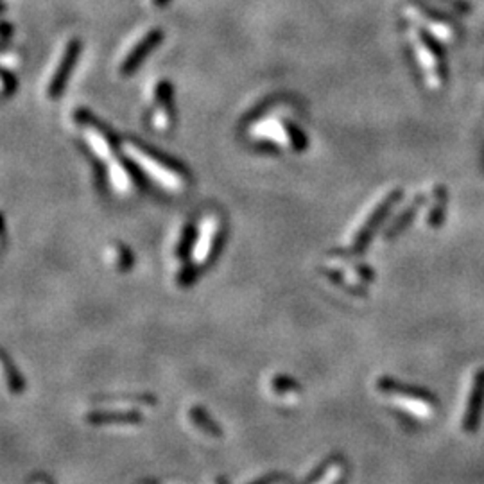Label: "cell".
<instances>
[{
	"mask_svg": "<svg viewBox=\"0 0 484 484\" xmlns=\"http://www.w3.org/2000/svg\"><path fill=\"white\" fill-rule=\"evenodd\" d=\"M108 255H110V262L117 268V271L124 273L133 268V253L128 246L115 242L108 248Z\"/></svg>",
	"mask_w": 484,
	"mask_h": 484,
	"instance_id": "obj_16",
	"label": "cell"
},
{
	"mask_svg": "<svg viewBox=\"0 0 484 484\" xmlns=\"http://www.w3.org/2000/svg\"><path fill=\"white\" fill-rule=\"evenodd\" d=\"M225 244V223L223 217L216 212L206 213L201 219L199 226L196 232V240H194V248L190 253V262L197 266L203 271L209 266L213 264V260L223 249Z\"/></svg>",
	"mask_w": 484,
	"mask_h": 484,
	"instance_id": "obj_4",
	"label": "cell"
},
{
	"mask_svg": "<svg viewBox=\"0 0 484 484\" xmlns=\"http://www.w3.org/2000/svg\"><path fill=\"white\" fill-rule=\"evenodd\" d=\"M249 135L278 151L291 149L294 153H302L309 146L307 135L304 133V130L289 118H280L278 115L253 117Z\"/></svg>",
	"mask_w": 484,
	"mask_h": 484,
	"instance_id": "obj_2",
	"label": "cell"
},
{
	"mask_svg": "<svg viewBox=\"0 0 484 484\" xmlns=\"http://www.w3.org/2000/svg\"><path fill=\"white\" fill-rule=\"evenodd\" d=\"M378 390H380L382 393H386L387 397L391 398V402H393L395 406L404 409L406 413L413 414V416L430 418L434 414V409L429 402L423 400L421 397H416V395L400 391L397 386H395L393 382H390V380L380 382V384H378Z\"/></svg>",
	"mask_w": 484,
	"mask_h": 484,
	"instance_id": "obj_10",
	"label": "cell"
},
{
	"mask_svg": "<svg viewBox=\"0 0 484 484\" xmlns=\"http://www.w3.org/2000/svg\"><path fill=\"white\" fill-rule=\"evenodd\" d=\"M151 124L160 133H167L174 128V118H176V110H174V87L167 81L161 79L154 85L153 90V106H151Z\"/></svg>",
	"mask_w": 484,
	"mask_h": 484,
	"instance_id": "obj_7",
	"label": "cell"
},
{
	"mask_svg": "<svg viewBox=\"0 0 484 484\" xmlns=\"http://www.w3.org/2000/svg\"><path fill=\"white\" fill-rule=\"evenodd\" d=\"M9 36H11V24L4 22V25H2V45H4V47H8Z\"/></svg>",
	"mask_w": 484,
	"mask_h": 484,
	"instance_id": "obj_20",
	"label": "cell"
},
{
	"mask_svg": "<svg viewBox=\"0 0 484 484\" xmlns=\"http://www.w3.org/2000/svg\"><path fill=\"white\" fill-rule=\"evenodd\" d=\"M447 209V192L443 187H436L433 190V205L427 212V225L438 226L443 221V213Z\"/></svg>",
	"mask_w": 484,
	"mask_h": 484,
	"instance_id": "obj_17",
	"label": "cell"
},
{
	"mask_svg": "<svg viewBox=\"0 0 484 484\" xmlns=\"http://www.w3.org/2000/svg\"><path fill=\"white\" fill-rule=\"evenodd\" d=\"M196 232H197L196 226H194L192 223H189V225L183 226V230H181L180 237H178V242H176V249H174V255H176V259L181 260V262H185V260H189L190 253H192L194 240H196Z\"/></svg>",
	"mask_w": 484,
	"mask_h": 484,
	"instance_id": "obj_15",
	"label": "cell"
},
{
	"mask_svg": "<svg viewBox=\"0 0 484 484\" xmlns=\"http://www.w3.org/2000/svg\"><path fill=\"white\" fill-rule=\"evenodd\" d=\"M319 275L327 280L328 284L341 289L350 296H366L364 284L373 280V271L366 266L357 264L348 260L345 253H328V262L319 268Z\"/></svg>",
	"mask_w": 484,
	"mask_h": 484,
	"instance_id": "obj_3",
	"label": "cell"
},
{
	"mask_svg": "<svg viewBox=\"0 0 484 484\" xmlns=\"http://www.w3.org/2000/svg\"><path fill=\"white\" fill-rule=\"evenodd\" d=\"M108 178L110 183L118 194H130L137 185V176H135L133 169H131L130 161L124 160L123 156H117L108 163Z\"/></svg>",
	"mask_w": 484,
	"mask_h": 484,
	"instance_id": "obj_12",
	"label": "cell"
},
{
	"mask_svg": "<svg viewBox=\"0 0 484 484\" xmlns=\"http://www.w3.org/2000/svg\"><path fill=\"white\" fill-rule=\"evenodd\" d=\"M400 189H391L390 192L384 194V196L375 203L373 209L366 213L364 221L355 228L354 235H352L350 248H348L350 255H359V253H362L366 249L368 242H370V239L373 237V233L377 232L378 226L382 225V221L390 216V212L395 209V205H397L398 201H400Z\"/></svg>",
	"mask_w": 484,
	"mask_h": 484,
	"instance_id": "obj_6",
	"label": "cell"
},
{
	"mask_svg": "<svg viewBox=\"0 0 484 484\" xmlns=\"http://www.w3.org/2000/svg\"><path fill=\"white\" fill-rule=\"evenodd\" d=\"M484 390V371H477L472 378V386L469 391V400H466V409H465V423L470 426L472 423V418H476L477 409L480 406V397H483Z\"/></svg>",
	"mask_w": 484,
	"mask_h": 484,
	"instance_id": "obj_13",
	"label": "cell"
},
{
	"mask_svg": "<svg viewBox=\"0 0 484 484\" xmlns=\"http://www.w3.org/2000/svg\"><path fill=\"white\" fill-rule=\"evenodd\" d=\"M421 203H423V199H421L420 196L414 197V199L409 203V206H406V209L402 210V212L398 213L397 217H395L393 223L390 225V228L386 230V239H391V237L398 235V232H400V230H404L407 225H409L411 221H413V217H414V212L420 209Z\"/></svg>",
	"mask_w": 484,
	"mask_h": 484,
	"instance_id": "obj_14",
	"label": "cell"
},
{
	"mask_svg": "<svg viewBox=\"0 0 484 484\" xmlns=\"http://www.w3.org/2000/svg\"><path fill=\"white\" fill-rule=\"evenodd\" d=\"M72 118H74V124L79 128L81 135H83L85 142L88 144L90 151L99 160L110 163L113 158L118 156L117 137L92 111L79 108V110L74 111V117Z\"/></svg>",
	"mask_w": 484,
	"mask_h": 484,
	"instance_id": "obj_5",
	"label": "cell"
},
{
	"mask_svg": "<svg viewBox=\"0 0 484 484\" xmlns=\"http://www.w3.org/2000/svg\"><path fill=\"white\" fill-rule=\"evenodd\" d=\"M151 2H153L154 8H166V6L169 4L170 0H151Z\"/></svg>",
	"mask_w": 484,
	"mask_h": 484,
	"instance_id": "obj_21",
	"label": "cell"
},
{
	"mask_svg": "<svg viewBox=\"0 0 484 484\" xmlns=\"http://www.w3.org/2000/svg\"><path fill=\"white\" fill-rule=\"evenodd\" d=\"M16 87H18L16 77L8 70V68H4V72H2V99L11 97L16 92Z\"/></svg>",
	"mask_w": 484,
	"mask_h": 484,
	"instance_id": "obj_19",
	"label": "cell"
},
{
	"mask_svg": "<svg viewBox=\"0 0 484 484\" xmlns=\"http://www.w3.org/2000/svg\"><path fill=\"white\" fill-rule=\"evenodd\" d=\"M161 42H163V29L154 27L151 29V31H147V35L138 39L137 44L133 45V49L124 56L123 63L118 67V72L123 75H131L133 72H137L138 67L146 61L147 56H149Z\"/></svg>",
	"mask_w": 484,
	"mask_h": 484,
	"instance_id": "obj_9",
	"label": "cell"
},
{
	"mask_svg": "<svg viewBox=\"0 0 484 484\" xmlns=\"http://www.w3.org/2000/svg\"><path fill=\"white\" fill-rule=\"evenodd\" d=\"M199 271L201 269L197 268L194 262H190V260L181 262V268L176 275L178 285H181V287H190V285H192L194 282L197 280V275H199Z\"/></svg>",
	"mask_w": 484,
	"mask_h": 484,
	"instance_id": "obj_18",
	"label": "cell"
},
{
	"mask_svg": "<svg viewBox=\"0 0 484 484\" xmlns=\"http://www.w3.org/2000/svg\"><path fill=\"white\" fill-rule=\"evenodd\" d=\"M123 151L138 169L146 173L160 187L169 192H183L190 185V173L185 166L167 154L154 151L147 144L137 142L133 138L123 140Z\"/></svg>",
	"mask_w": 484,
	"mask_h": 484,
	"instance_id": "obj_1",
	"label": "cell"
},
{
	"mask_svg": "<svg viewBox=\"0 0 484 484\" xmlns=\"http://www.w3.org/2000/svg\"><path fill=\"white\" fill-rule=\"evenodd\" d=\"M411 45L414 49V54L420 59V67L426 75V81L430 88L438 90L441 88V70L440 63H438V56L434 54L433 49L427 45V42L423 39V36L420 35V31L416 29H411Z\"/></svg>",
	"mask_w": 484,
	"mask_h": 484,
	"instance_id": "obj_11",
	"label": "cell"
},
{
	"mask_svg": "<svg viewBox=\"0 0 484 484\" xmlns=\"http://www.w3.org/2000/svg\"><path fill=\"white\" fill-rule=\"evenodd\" d=\"M79 54H81V42H79L77 38H72L67 44V47H65L61 58H59L58 67L52 72L51 81L47 83V90L45 92H47V97L51 99V101H56V99H59L63 95L65 87H67L68 83V77L72 75V70H74L75 63H77Z\"/></svg>",
	"mask_w": 484,
	"mask_h": 484,
	"instance_id": "obj_8",
	"label": "cell"
}]
</instances>
